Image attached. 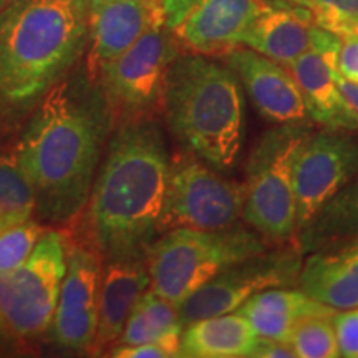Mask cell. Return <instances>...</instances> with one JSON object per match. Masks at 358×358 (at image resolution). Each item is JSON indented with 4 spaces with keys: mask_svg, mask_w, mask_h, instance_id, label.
Masks as SVG:
<instances>
[{
    "mask_svg": "<svg viewBox=\"0 0 358 358\" xmlns=\"http://www.w3.org/2000/svg\"><path fill=\"white\" fill-rule=\"evenodd\" d=\"M151 277L148 254L108 259L103 268L98 327L93 340V355H100L106 347L118 342L133 307L150 289Z\"/></svg>",
    "mask_w": 358,
    "mask_h": 358,
    "instance_id": "cell-16",
    "label": "cell"
},
{
    "mask_svg": "<svg viewBox=\"0 0 358 358\" xmlns=\"http://www.w3.org/2000/svg\"><path fill=\"white\" fill-rule=\"evenodd\" d=\"M313 22L299 7L267 6L252 22L243 47L289 66L312 47Z\"/></svg>",
    "mask_w": 358,
    "mask_h": 358,
    "instance_id": "cell-20",
    "label": "cell"
},
{
    "mask_svg": "<svg viewBox=\"0 0 358 358\" xmlns=\"http://www.w3.org/2000/svg\"><path fill=\"white\" fill-rule=\"evenodd\" d=\"M308 133L302 123L280 124L264 133L249 156L243 219L272 244L297 241L294 163Z\"/></svg>",
    "mask_w": 358,
    "mask_h": 358,
    "instance_id": "cell-6",
    "label": "cell"
},
{
    "mask_svg": "<svg viewBox=\"0 0 358 358\" xmlns=\"http://www.w3.org/2000/svg\"><path fill=\"white\" fill-rule=\"evenodd\" d=\"M358 176V140L352 131L308 133L294 163L297 234L329 199Z\"/></svg>",
    "mask_w": 358,
    "mask_h": 358,
    "instance_id": "cell-12",
    "label": "cell"
},
{
    "mask_svg": "<svg viewBox=\"0 0 358 358\" xmlns=\"http://www.w3.org/2000/svg\"><path fill=\"white\" fill-rule=\"evenodd\" d=\"M66 271V241L48 229L34 252L0 274V320L19 337H37L50 329Z\"/></svg>",
    "mask_w": 358,
    "mask_h": 358,
    "instance_id": "cell-9",
    "label": "cell"
},
{
    "mask_svg": "<svg viewBox=\"0 0 358 358\" xmlns=\"http://www.w3.org/2000/svg\"><path fill=\"white\" fill-rule=\"evenodd\" d=\"M334 78L335 82H337V87L340 92H342L343 98H345L348 105L352 106V110L355 111V115L358 116V83L343 78L342 75L338 73V70H334Z\"/></svg>",
    "mask_w": 358,
    "mask_h": 358,
    "instance_id": "cell-32",
    "label": "cell"
},
{
    "mask_svg": "<svg viewBox=\"0 0 358 358\" xmlns=\"http://www.w3.org/2000/svg\"><path fill=\"white\" fill-rule=\"evenodd\" d=\"M13 0H0V10H2V8H6L8 3H12Z\"/></svg>",
    "mask_w": 358,
    "mask_h": 358,
    "instance_id": "cell-33",
    "label": "cell"
},
{
    "mask_svg": "<svg viewBox=\"0 0 358 358\" xmlns=\"http://www.w3.org/2000/svg\"><path fill=\"white\" fill-rule=\"evenodd\" d=\"M101 277V254L96 245H66V271L52 320L53 338L58 345L92 352L98 327Z\"/></svg>",
    "mask_w": 358,
    "mask_h": 358,
    "instance_id": "cell-13",
    "label": "cell"
},
{
    "mask_svg": "<svg viewBox=\"0 0 358 358\" xmlns=\"http://www.w3.org/2000/svg\"><path fill=\"white\" fill-rule=\"evenodd\" d=\"M245 185L226 179L211 164L182 150L169 159V173L158 232L174 227L224 231L239 224Z\"/></svg>",
    "mask_w": 358,
    "mask_h": 358,
    "instance_id": "cell-7",
    "label": "cell"
},
{
    "mask_svg": "<svg viewBox=\"0 0 358 358\" xmlns=\"http://www.w3.org/2000/svg\"><path fill=\"white\" fill-rule=\"evenodd\" d=\"M264 118L275 124L302 123L308 118L301 88L287 66L277 64L248 47L224 55Z\"/></svg>",
    "mask_w": 358,
    "mask_h": 358,
    "instance_id": "cell-14",
    "label": "cell"
},
{
    "mask_svg": "<svg viewBox=\"0 0 358 358\" xmlns=\"http://www.w3.org/2000/svg\"><path fill=\"white\" fill-rule=\"evenodd\" d=\"M185 327L169 330L161 337L140 345H113L111 357L118 358H171L181 357V335Z\"/></svg>",
    "mask_w": 358,
    "mask_h": 358,
    "instance_id": "cell-28",
    "label": "cell"
},
{
    "mask_svg": "<svg viewBox=\"0 0 358 358\" xmlns=\"http://www.w3.org/2000/svg\"><path fill=\"white\" fill-rule=\"evenodd\" d=\"M182 327L176 303L148 289L133 307L118 342L115 345H140Z\"/></svg>",
    "mask_w": 358,
    "mask_h": 358,
    "instance_id": "cell-23",
    "label": "cell"
},
{
    "mask_svg": "<svg viewBox=\"0 0 358 358\" xmlns=\"http://www.w3.org/2000/svg\"><path fill=\"white\" fill-rule=\"evenodd\" d=\"M80 2L85 3V6H87V8H88V7H90V3H92L93 0H80Z\"/></svg>",
    "mask_w": 358,
    "mask_h": 358,
    "instance_id": "cell-34",
    "label": "cell"
},
{
    "mask_svg": "<svg viewBox=\"0 0 358 358\" xmlns=\"http://www.w3.org/2000/svg\"><path fill=\"white\" fill-rule=\"evenodd\" d=\"M259 334L241 312L222 313L185 325L181 357L244 358L252 355Z\"/></svg>",
    "mask_w": 358,
    "mask_h": 358,
    "instance_id": "cell-21",
    "label": "cell"
},
{
    "mask_svg": "<svg viewBox=\"0 0 358 358\" xmlns=\"http://www.w3.org/2000/svg\"><path fill=\"white\" fill-rule=\"evenodd\" d=\"M303 252L297 241L272 244L213 277L179 303L182 327L191 322L237 312L262 290L299 282Z\"/></svg>",
    "mask_w": 358,
    "mask_h": 358,
    "instance_id": "cell-10",
    "label": "cell"
},
{
    "mask_svg": "<svg viewBox=\"0 0 358 358\" xmlns=\"http://www.w3.org/2000/svg\"><path fill=\"white\" fill-rule=\"evenodd\" d=\"M80 0H13L0 10V106L35 108L87 48Z\"/></svg>",
    "mask_w": 358,
    "mask_h": 358,
    "instance_id": "cell-3",
    "label": "cell"
},
{
    "mask_svg": "<svg viewBox=\"0 0 358 358\" xmlns=\"http://www.w3.org/2000/svg\"><path fill=\"white\" fill-rule=\"evenodd\" d=\"M113 120L105 93L88 73L62 78L35 105L17 158L42 221H70L88 203Z\"/></svg>",
    "mask_w": 358,
    "mask_h": 358,
    "instance_id": "cell-1",
    "label": "cell"
},
{
    "mask_svg": "<svg viewBox=\"0 0 358 358\" xmlns=\"http://www.w3.org/2000/svg\"><path fill=\"white\" fill-rule=\"evenodd\" d=\"M0 324H2V320H0Z\"/></svg>",
    "mask_w": 358,
    "mask_h": 358,
    "instance_id": "cell-36",
    "label": "cell"
},
{
    "mask_svg": "<svg viewBox=\"0 0 358 358\" xmlns=\"http://www.w3.org/2000/svg\"><path fill=\"white\" fill-rule=\"evenodd\" d=\"M266 0H164V24L186 53L224 57L243 47Z\"/></svg>",
    "mask_w": 358,
    "mask_h": 358,
    "instance_id": "cell-11",
    "label": "cell"
},
{
    "mask_svg": "<svg viewBox=\"0 0 358 358\" xmlns=\"http://www.w3.org/2000/svg\"><path fill=\"white\" fill-rule=\"evenodd\" d=\"M163 113L182 148L217 171L234 168L245 140L243 85L229 65L185 53L169 69Z\"/></svg>",
    "mask_w": 358,
    "mask_h": 358,
    "instance_id": "cell-4",
    "label": "cell"
},
{
    "mask_svg": "<svg viewBox=\"0 0 358 358\" xmlns=\"http://www.w3.org/2000/svg\"><path fill=\"white\" fill-rule=\"evenodd\" d=\"M35 211L34 187L17 155H0V229L34 219Z\"/></svg>",
    "mask_w": 358,
    "mask_h": 358,
    "instance_id": "cell-24",
    "label": "cell"
},
{
    "mask_svg": "<svg viewBox=\"0 0 358 358\" xmlns=\"http://www.w3.org/2000/svg\"><path fill=\"white\" fill-rule=\"evenodd\" d=\"M301 88L307 113L315 123L335 131H358V116L334 78V69L317 52L307 50L289 66Z\"/></svg>",
    "mask_w": 358,
    "mask_h": 358,
    "instance_id": "cell-18",
    "label": "cell"
},
{
    "mask_svg": "<svg viewBox=\"0 0 358 358\" xmlns=\"http://www.w3.org/2000/svg\"><path fill=\"white\" fill-rule=\"evenodd\" d=\"M155 2H158V3H159V6H161V7H163V2H164V0H155Z\"/></svg>",
    "mask_w": 358,
    "mask_h": 358,
    "instance_id": "cell-35",
    "label": "cell"
},
{
    "mask_svg": "<svg viewBox=\"0 0 358 358\" xmlns=\"http://www.w3.org/2000/svg\"><path fill=\"white\" fill-rule=\"evenodd\" d=\"M299 287L335 312L358 307V244L317 250L302 261Z\"/></svg>",
    "mask_w": 358,
    "mask_h": 358,
    "instance_id": "cell-17",
    "label": "cell"
},
{
    "mask_svg": "<svg viewBox=\"0 0 358 358\" xmlns=\"http://www.w3.org/2000/svg\"><path fill=\"white\" fill-rule=\"evenodd\" d=\"M340 357L358 358V307L334 315Z\"/></svg>",
    "mask_w": 358,
    "mask_h": 358,
    "instance_id": "cell-29",
    "label": "cell"
},
{
    "mask_svg": "<svg viewBox=\"0 0 358 358\" xmlns=\"http://www.w3.org/2000/svg\"><path fill=\"white\" fill-rule=\"evenodd\" d=\"M241 312L256 329L259 337L289 342L303 320L335 315L334 308L317 302L303 290L275 287L262 290L243 303Z\"/></svg>",
    "mask_w": 358,
    "mask_h": 358,
    "instance_id": "cell-19",
    "label": "cell"
},
{
    "mask_svg": "<svg viewBox=\"0 0 358 358\" xmlns=\"http://www.w3.org/2000/svg\"><path fill=\"white\" fill-rule=\"evenodd\" d=\"M252 227L237 224L224 231L174 227L148 245L150 287L179 306L213 277L268 248Z\"/></svg>",
    "mask_w": 358,
    "mask_h": 358,
    "instance_id": "cell-5",
    "label": "cell"
},
{
    "mask_svg": "<svg viewBox=\"0 0 358 358\" xmlns=\"http://www.w3.org/2000/svg\"><path fill=\"white\" fill-rule=\"evenodd\" d=\"M338 73L343 78L358 83V35L342 38L338 53Z\"/></svg>",
    "mask_w": 358,
    "mask_h": 358,
    "instance_id": "cell-30",
    "label": "cell"
},
{
    "mask_svg": "<svg viewBox=\"0 0 358 358\" xmlns=\"http://www.w3.org/2000/svg\"><path fill=\"white\" fill-rule=\"evenodd\" d=\"M302 8L310 20L340 38L358 35V0H282Z\"/></svg>",
    "mask_w": 358,
    "mask_h": 358,
    "instance_id": "cell-25",
    "label": "cell"
},
{
    "mask_svg": "<svg viewBox=\"0 0 358 358\" xmlns=\"http://www.w3.org/2000/svg\"><path fill=\"white\" fill-rule=\"evenodd\" d=\"M254 358H297L292 343L282 340L259 337V342L254 348Z\"/></svg>",
    "mask_w": 358,
    "mask_h": 358,
    "instance_id": "cell-31",
    "label": "cell"
},
{
    "mask_svg": "<svg viewBox=\"0 0 358 358\" xmlns=\"http://www.w3.org/2000/svg\"><path fill=\"white\" fill-rule=\"evenodd\" d=\"M297 243L303 254L358 244V176L327 201Z\"/></svg>",
    "mask_w": 358,
    "mask_h": 358,
    "instance_id": "cell-22",
    "label": "cell"
},
{
    "mask_svg": "<svg viewBox=\"0 0 358 358\" xmlns=\"http://www.w3.org/2000/svg\"><path fill=\"white\" fill-rule=\"evenodd\" d=\"M158 22H164V13L155 0H93L88 7L87 73L95 78L103 65Z\"/></svg>",
    "mask_w": 358,
    "mask_h": 358,
    "instance_id": "cell-15",
    "label": "cell"
},
{
    "mask_svg": "<svg viewBox=\"0 0 358 358\" xmlns=\"http://www.w3.org/2000/svg\"><path fill=\"white\" fill-rule=\"evenodd\" d=\"M169 159L155 116L124 120L111 134L88 199L93 241L106 261L148 250L158 232Z\"/></svg>",
    "mask_w": 358,
    "mask_h": 358,
    "instance_id": "cell-2",
    "label": "cell"
},
{
    "mask_svg": "<svg viewBox=\"0 0 358 358\" xmlns=\"http://www.w3.org/2000/svg\"><path fill=\"white\" fill-rule=\"evenodd\" d=\"M299 358L340 357L334 315H320L303 320L290 338Z\"/></svg>",
    "mask_w": 358,
    "mask_h": 358,
    "instance_id": "cell-26",
    "label": "cell"
},
{
    "mask_svg": "<svg viewBox=\"0 0 358 358\" xmlns=\"http://www.w3.org/2000/svg\"><path fill=\"white\" fill-rule=\"evenodd\" d=\"M178 55L179 45L171 30L158 22L122 55L103 65L93 80L100 85L115 116H153V111H163L168 73Z\"/></svg>",
    "mask_w": 358,
    "mask_h": 358,
    "instance_id": "cell-8",
    "label": "cell"
},
{
    "mask_svg": "<svg viewBox=\"0 0 358 358\" xmlns=\"http://www.w3.org/2000/svg\"><path fill=\"white\" fill-rule=\"evenodd\" d=\"M48 229L42 222L29 221L12 224L0 229V274L17 268L34 252L35 245Z\"/></svg>",
    "mask_w": 358,
    "mask_h": 358,
    "instance_id": "cell-27",
    "label": "cell"
}]
</instances>
